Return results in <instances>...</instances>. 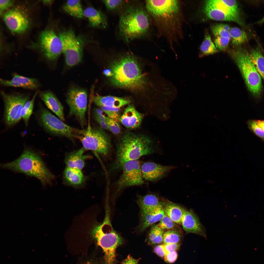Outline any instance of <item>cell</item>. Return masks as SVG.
Wrapping results in <instances>:
<instances>
[{"label":"cell","mask_w":264,"mask_h":264,"mask_svg":"<svg viewBox=\"0 0 264 264\" xmlns=\"http://www.w3.org/2000/svg\"><path fill=\"white\" fill-rule=\"evenodd\" d=\"M38 92V91L36 92L32 99L26 102L22 109L21 118L26 127L28 125L30 118L33 113L35 99Z\"/></svg>","instance_id":"d6a6232c"},{"label":"cell","mask_w":264,"mask_h":264,"mask_svg":"<svg viewBox=\"0 0 264 264\" xmlns=\"http://www.w3.org/2000/svg\"><path fill=\"white\" fill-rule=\"evenodd\" d=\"M147 12L142 7L133 5L128 7L121 14L119 33L127 42L143 36L149 31L150 21Z\"/></svg>","instance_id":"5b68a950"},{"label":"cell","mask_w":264,"mask_h":264,"mask_svg":"<svg viewBox=\"0 0 264 264\" xmlns=\"http://www.w3.org/2000/svg\"><path fill=\"white\" fill-rule=\"evenodd\" d=\"M264 23V16L261 19L257 22L256 23L259 24H262Z\"/></svg>","instance_id":"f5cc1de1"},{"label":"cell","mask_w":264,"mask_h":264,"mask_svg":"<svg viewBox=\"0 0 264 264\" xmlns=\"http://www.w3.org/2000/svg\"><path fill=\"white\" fill-rule=\"evenodd\" d=\"M165 215L163 205L148 210H140L139 231L142 232L155 222L160 221Z\"/></svg>","instance_id":"e0dca14e"},{"label":"cell","mask_w":264,"mask_h":264,"mask_svg":"<svg viewBox=\"0 0 264 264\" xmlns=\"http://www.w3.org/2000/svg\"><path fill=\"white\" fill-rule=\"evenodd\" d=\"M200 49L202 53L206 55L214 54L218 51L212 41L210 36L208 33L206 34L200 45Z\"/></svg>","instance_id":"836d02e7"},{"label":"cell","mask_w":264,"mask_h":264,"mask_svg":"<svg viewBox=\"0 0 264 264\" xmlns=\"http://www.w3.org/2000/svg\"><path fill=\"white\" fill-rule=\"evenodd\" d=\"M164 230L160 228L158 224H154L151 226L148 236L149 243L151 244L161 243L163 242Z\"/></svg>","instance_id":"1f68e13d"},{"label":"cell","mask_w":264,"mask_h":264,"mask_svg":"<svg viewBox=\"0 0 264 264\" xmlns=\"http://www.w3.org/2000/svg\"><path fill=\"white\" fill-rule=\"evenodd\" d=\"M121 168L122 173L117 183L118 190H119L128 187L140 185L144 183L141 165L137 160L125 163Z\"/></svg>","instance_id":"7c38bea8"},{"label":"cell","mask_w":264,"mask_h":264,"mask_svg":"<svg viewBox=\"0 0 264 264\" xmlns=\"http://www.w3.org/2000/svg\"><path fill=\"white\" fill-rule=\"evenodd\" d=\"M106 122L109 130L112 133L115 135L120 133L121 131V128L119 122L108 117L107 119Z\"/></svg>","instance_id":"ab89813d"},{"label":"cell","mask_w":264,"mask_h":264,"mask_svg":"<svg viewBox=\"0 0 264 264\" xmlns=\"http://www.w3.org/2000/svg\"><path fill=\"white\" fill-rule=\"evenodd\" d=\"M164 244L167 253L176 251L180 246L179 243Z\"/></svg>","instance_id":"bcb514c9"},{"label":"cell","mask_w":264,"mask_h":264,"mask_svg":"<svg viewBox=\"0 0 264 264\" xmlns=\"http://www.w3.org/2000/svg\"><path fill=\"white\" fill-rule=\"evenodd\" d=\"M181 224L184 230L187 232L206 237L205 227L200 222L198 216L192 209H186Z\"/></svg>","instance_id":"2e32d148"},{"label":"cell","mask_w":264,"mask_h":264,"mask_svg":"<svg viewBox=\"0 0 264 264\" xmlns=\"http://www.w3.org/2000/svg\"><path fill=\"white\" fill-rule=\"evenodd\" d=\"M205 4L244 22L242 17L241 14L237 13L230 9L223 2L222 0H207L205 2Z\"/></svg>","instance_id":"f546056e"},{"label":"cell","mask_w":264,"mask_h":264,"mask_svg":"<svg viewBox=\"0 0 264 264\" xmlns=\"http://www.w3.org/2000/svg\"><path fill=\"white\" fill-rule=\"evenodd\" d=\"M43 2L45 4H49L51 3L52 2L53 0H44L43 1Z\"/></svg>","instance_id":"db71d44e"},{"label":"cell","mask_w":264,"mask_h":264,"mask_svg":"<svg viewBox=\"0 0 264 264\" xmlns=\"http://www.w3.org/2000/svg\"><path fill=\"white\" fill-rule=\"evenodd\" d=\"M66 101L69 108V115L74 116L83 127L86 122L85 115L87 104L86 91L81 88L72 87L67 94Z\"/></svg>","instance_id":"8fae6325"},{"label":"cell","mask_w":264,"mask_h":264,"mask_svg":"<svg viewBox=\"0 0 264 264\" xmlns=\"http://www.w3.org/2000/svg\"><path fill=\"white\" fill-rule=\"evenodd\" d=\"M85 151L82 147L67 154L65 161L66 167L81 170L85 165L86 159L89 157L84 154Z\"/></svg>","instance_id":"603a6c76"},{"label":"cell","mask_w":264,"mask_h":264,"mask_svg":"<svg viewBox=\"0 0 264 264\" xmlns=\"http://www.w3.org/2000/svg\"><path fill=\"white\" fill-rule=\"evenodd\" d=\"M40 43L41 51L49 61L56 60L62 52L61 41L53 30L43 31L40 35Z\"/></svg>","instance_id":"4fadbf2b"},{"label":"cell","mask_w":264,"mask_h":264,"mask_svg":"<svg viewBox=\"0 0 264 264\" xmlns=\"http://www.w3.org/2000/svg\"><path fill=\"white\" fill-rule=\"evenodd\" d=\"M14 1L12 0H0V13H2L4 11L7 10L13 4Z\"/></svg>","instance_id":"f6af8a7d"},{"label":"cell","mask_w":264,"mask_h":264,"mask_svg":"<svg viewBox=\"0 0 264 264\" xmlns=\"http://www.w3.org/2000/svg\"><path fill=\"white\" fill-rule=\"evenodd\" d=\"M39 98L47 108L63 121H65L64 107L56 96L49 90L39 92Z\"/></svg>","instance_id":"d6986e66"},{"label":"cell","mask_w":264,"mask_h":264,"mask_svg":"<svg viewBox=\"0 0 264 264\" xmlns=\"http://www.w3.org/2000/svg\"><path fill=\"white\" fill-rule=\"evenodd\" d=\"M248 52L251 61L264 82V56L260 49L257 47Z\"/></svg>","instance_id":"83f0119b"},{"label":"cell","mask_w":264,"mask_h":264,"mask_svg":"<svg viewBox=\"0 0 264 264\" xmlns=\"http://www.w3.org/2000/svg\"><path fill=\"white\" fill-rule=\"evenodd\" d=\"M4 104L3 120L7 129L16 125L21 119L22 109L29 98L26 94L20 93L9 94L1 92Z\"/></svg>","instance_id":"ba28073f"},{"label":"cell","mask_w":264,"mask_h":264,"mask_svg":"<svg viewBox=\"0 0 264 264\" xmlns=\"http://www.w3.org/2000/svg\"><path fill=\"white\" fill-rule=\"evenodd\" d=\"M35 116L39 125L45 132L53 135L66 137L73 141L75 138L77 139L83 131L65 123L41 105H39Z\"/></svg>","instance_id":"52a82bcc"},{"label":"cell","mask_w":264,"mask_h":264,"mask_svg":"<svg viewBox=\"0 0 264 264\" xmlns=\"http://www.w3.org/2000/svg\"><path fill=\"white\" fill-rule=\"evenodd\" d=\"M230 39L228 38L220 36L215 37L214 39L215 46L217 49L220 50L225 51L228 47Z\"/></svg>","instance_id":"f35d334b"},{"label":"cell","mask_w":264,"mask_h":264,"mask_svg":"<svg viewBox=\"0 0 264 264\" xmlns=\"http://www.w3.org/2000/svg\"><path fill=\"white\" fill-rule=\"evenodd\" d=\"M0 80L1 85L8 87L35 89L38 88L40 85L37 79L27 77L16 73L14 74L11 79L7 80L1 79Z\"/></svg>","instance_id":"ffe728a7"},{"label":"cell","mask_w":264,"mask_h":264,"mask_svg":"<svg viewBox=\"0 0 264 264\" xmlns=\"http://www.w3.org/2000/svg\"><path fill=\"white\" fill-rule=\"evenodd\" d=\"M95 104L99 107L120 108L130 104L131 101L127 98L111 96H103L99 95L94 96L93 99Z\"/></svg>","instance_id":"44dd1931"},{"label":"cell","mask_w":264,"mask_h":264,"mask_svg":"<svg viewBox=\"0 0 264 264\" xmlns=\"http://www.w3.org/2000/svg\"><path fill=\"white\" fill-rule=\"evenodd\" d=\"M77 139L85 150L91 151L103 156L107 155L111 148L110 138L100 127H88Z\"/></svg>","instance_id":"9c48e42d"},{"label":"cell","mask_w":264,"mask_h":264,"mask_svg":"<svg viewBox=\"0 0 264 264\" xmlns=\"http://www.w3.org/2000/svg\"><path fill=\"white\" fill-rule=\"evenodd\" d=\"M231 28L227 24H216L211 26L212 31L215 37L220 36L231 39L229 31Z\"/></svg>","instance_id":"d590c367"},{"label":"cell","mask_w":264,"mask_h":264,"mask_svg":"<svg viewBox=\"0 0 264 264\" xmlns=\"http://www.w3.org/2000/svg\"><path fill=\"white\" fill-rule=\"evenodd\" d=\"M158 224L162 229L169 230L176 228L177 225L176 223L173 221L168 216L165 214Z\"/></svg>","instance_id":"74e56055"},{"label":"cell","mask_w":264,"mask_h":264,"mask_svg":"<svg viewBox=\"0 0 264 264\" xmlns=\"http://www.w3.org/2000/svg\"><path fill=\"white\" fill-rule=\"evenodd\" d=\"M223 2L230 9L236 13L241 14L237 2L235 0H223Z\"/></svg>","instance_id":"7bdbcfd3"},{"label":"cell","mask_w":264,"mask_h":264,"mask_svg":"<svg viewBox=\"0 0 264 264\" xmlns=\"http://www.w3.org/2000/svg\"><path fill=\"white\" fill-rule=\"evenodd\" d=\"M4 20L6 26L12 32L21 33L26 31L29 25V21L26 14L17 8L11 9L4 14Z\"/></svg>","instance_id":"5bb4252c"},{"label":"cell","mask_w":264,"mask_h":264,"mask_svg":"<svg viewBox=\"0 0 264 264\" xmlns=\"http://www.w3.org/2000/svg\"><path fill=\"white\" fill-rule=\"evenodd\" d=\"M145 3L146 11L160 34L170 40L181 37V14L178 0H146Z\"/></svg>","instance_id":"6da1fadb"},{"label":"cell","mask_w":264,"mask_h":264,"mask_svg":"<svg viewBox=\"0 0 264 264\" xmlns=\"http://www.w3.org/2000/svg\"><path fill=\"white\" fill-rule=\"evenodd\" d=\"M236 64L250 92L256 98H259L263 92L261 77L249 58L248 51L241 47H237L229 51Z\"/></svg>","instance_id":"8992f818"},{"label":"cell","mask_w":264,"mask_h":264,"mask_svg":"<svg viewBox=\"0 0 264 264\" xmlns=\"http://www.w3.org/2000/svg\"><path fill=\"white\" fill-rule=\"evenodd\" d=\"M59 37L62 42V52L66 65L72 66L80 63L83 55V43L81 39L71 30L63 32L60 34Z\"/></svg>","instance_id":"30bf717a"},{"label":"cell","mask_w":264,"mask_h":264,"mask_svg":"<svg viewBox=\"0 0 264 264\" xmlns=\"http://www.w3.org/2000/svg\"><path fill=\"white\" fill-rule=\"evenodd\" d=\"M151 139L144 134L130 132H125L121 137L117 147L115 168H121L129 161L137 160L141 157L154 152Z\"/></svg>","instance_id":"7a4b0ae2"},{"label":"cell","mask_w":264,"mask_h":264,"mask_svg":"<svg viewBox=\"0 0 264 264\" xmlns=\"http://www.w3.org/2000/svg\"><path fill=\"white\" fill-rule=\"evenodd\" d=\"M163 207L165 214L176 223L181 224L186 209L177 204L165 200Z\"/></svg>","instance_id":"484cf974"},{"label":"cell","mask_w":264,"mask_h":264,"mask_svg":"<svg viewBox=\"0 0 264 264\" xmlns=\"http://www.w3.org/2000/svg\"><path fill=\"white\" fill-rule=\"evenodd\" d=\"M139 259L133 258L130 255L122 262V264H138Z\"/></svg>","instance_id":"c3c4849f"},{"label":"cell","mask_w":264,"mask_h":264,"mask_svg":"<svg viewBox=\"0 0 264 264\" xmlns=\"http://www.w3.org/2000/svg\"><path fill=\"white\" fill-rule=\"evenodd\" d=\"M177 256V252L176 251H174L167 253L164 257V259L167 262L172 263L176 261Z\"/></svg>","instance_id":"ee69618b"},{"label":"cell","mask_w":264,"mask_h":264,"mask_svg":"<svg viewBox=\"0 0 264 264\" xmlns=\"http://www.w3.org/2000/svg\"><path fill=\"white\" fill-rule=\"evenodd\" d=\"M143 117L133 105L129 104L121 116L119 122L127 128L135 129L141 125Z\"/></svg>","instance_id":"ac0fdd59"},{"label":"cell","mask_w":264,"mask_h":264,"mask_svg":"<svg viewBox=\"0 0 264 264\" xmlns=\"http://www.w3.org/2000/svg\"><path fill=\"white\" fill-rule=\"evenodd\" d=\"M100 108L106 113L108 117L119 122L121 117L120 108H112L101 106Z\"/></svg>","instance_id":"8d00e7d4"},{"label":"cell","mask_w":264,"mask_h":264,"mask_svg":"<svg viewBox=\"0 0 264 264\" xmlns=\"http://www.w3.org/2000/svg\"><path fill=\"white\" fill-rule=\"evenodd\" d=\"M180 231L176 228L168 230L164 232L163 237L164 244L178 243L182 239Z\"/></svg>","instance_id":"e575fe53"},{"label":"cell","mask_w":264,"mask_h":264,"mask_svg":"<svg viewBox=\"0 0 264 264\" xmlns=\"http://www.w3.org/2000/svg\"><path fill=\"white\" fill-rule=\"evenodd\" d=\"M203 11L206 17L209 19L217 21L234 22L244 28H247L244 22L205 4Z\"/></svg>","instance_id":"7402d4cb"},{"label":"cell","mask_w":264,"mask_h":264,"mask_svg":"<svg viewBox=\"0 0 264 264\" xmlns=\"http://www.w3.org/2000/svg\"><path fill=\"white\" fill-rule=\"evenodd\" d=\"M154 251L158 256L161 257H164L167 253L164 244L156 246L154 248Z\"/></svg>","instance_id":"7dc6e473"},{"label":"cell","mask_w":264,"mask_h":264,"mask_svg":"<svg viewBox=\"0 0 264 264\" xmlns=\"http://www.w3.org/2000/svg\"><path fill=\"white\" fill-rule=\"evenodd\" d=\"M103 72L106 76L110 77L112 76V73L110 69H105L103 70Z\"/></svg>","instance_id":"816d5d0a"},{"label":"cell","mask_w":264,"mask_h":264,"mask_svg":"<svg viewBox=\"0 0 264 264\" xmlns=\"http://www.w3.org/2000/svg\"><path fill=\"white\" fill-rule=\"evenodd\" d=\"M164 201L156 194L150 193L144 196H139L137 202L140 210H146L163 206Z\"/></svg>","instance_id":"cb8c5ba5"},{"label":"cell","mask_w":264,"mask_h":264,"mask_svg":"<svg viewBox=\"0 0 264 264\" xmlns=\"http://www.w3.org/2000/svg\"><path fill=\"white\" fill-rule=\"evenodd\" d=\"M230 33L232 39V44L238 46L247 41L248 36L247 33L243 30L237 27L231 28Z\"/></svg>","instance_id":"4dcf8cb0"},{"label":"cell","mask_w":264,"mask_h":264,"mask_svg":"<svg viewBox=\"0 0 264 264\" xmlns=\"http://www.w3.org/2000/svg\"><path fill=\"white\" fill-rule=\"evenodd\" d=\"M174 168L172 166H165L154 162H147L141 165L144 180L151 182L158 180Z\"/></svg>","instance_id":"9a60e30c"},{"label":"cell","mask_w":264,"mask_h":264,"mask_svg":"<svg viewBox=\"0 0 264 264\" xmlns=\"http://www.w3.org/2000/svg\"><path fill=\"white\" fill-rule=\"evenodd\" d=\"M111 82L118 87L135 91L142 89L144 82L139 65L133 56L127 55L114 61L111 65Z\"/></svg>","instance_id":"277c9868"},{"label":"cell","mask_w":264,"mask_h":264,"mask_svg":"<svg viewBox=\"0 0 264 264\" xmlns=\"http://www.w3.org/2000/svg\"><path fill=\"white\" fill-rule=\"evenodd\" d=\"M247 123L248 127L251 130L258 136L264 139V131L256 124L254 120L249 121Z\"/></svg>","instance_id":"b9f144b4"},{"label":"cell","mask_w":264,"mask_h":264,"mask_svg":"<svg viewBox=\"0 0 264 264\" xmlns=\"http://www.w3.org/2000/svg\"><path fill=\"white\" fill-rule=\"evenodd\" d=\"M254 121L256 124L264 131V121L256 120Z\"/></svg>","instance_id":"f907efd6"},{"label":"cell","mask_w":264,"mask_h":264,"mask_svg":"<svg viewBox=\"0 0 264 264\" xmlns=\"http://www.w3.org/2000/svg\"><path fill=\"white\" fill-rule=\"evenodd\" d=\"M63 8L65 11L70 15L79 18L84 16L80 0H68Z\"/></svg>","instance_id":"f1b7e54d"},{"label":"cell","mask_w":264,"mask_h":264,"mask_svg":"<svg viewBox=\"0 0 264 264\" xmlns=\"http://www.w3.org/2000/svg\"><path fill=\"white\" fill-rule=\"evenodd\" d=\"M96 121L102 129L103 130H109L108 126L106 121L99 120Z\"/></svg>","instance_id":"681fc988"},{"label":"cell","mask_w":264,"mask_h":264,"mask_svg":"<svg viewBox=\"0 0 264 264\" xmlns=\"http://www.w3.org/2000/svg\"><path fill=\"white\" fill-rule=\"evenodd\" d=\"M0 166L4 169L35 177L44 186L51 184L55 178L39 155L29 147L24 149L18 158L11 162L1 164Z\"/></svg>","instance_id":"3957f363"},{"label":"cell","mask_w":264,"mask_h":264,"mask_svg":"<svg viewBox=\"0 0 264 264\" xmlns=\"http://www.w3.org/2000/svg\"><path fill=\"white\" fill-rule=\"evenodd\" d=\"M84 16L87 17L93 27L106 28L107 25L106 16L101 12L92 7H89L83 11Z\"/></svg>","instance_id":"4316f807"},{"label":"cell","mask_w":264,"mask_h":264,"mask_svg":"<svg viewBox=\"0 0 264 264\" xmlns=\"http://www.w3.org/2000/svg\"><path fill=\"white\" fill-rule=\"evenodd\" d=\"M63 178L66 184L76 187L82 185L86 180L81 170L67 167L64 171Z\"/></svg>","instance_id":"d4e9b609"},{"label":"cell","mask_w":264,"mask_h":264,"mask_svg":"<svg viewBox=\"0 0 264 264\" xmlns=\"http://www.w3.org/2000/svg\"><path fill=\"white\" fill-rule=\"evenodd\" d=\"M106 8L109 10L113 11L119 8L123 4L124 2L122 0H103Z\"/></svg>","instance_id":"60d3db41"}]
</instances>
